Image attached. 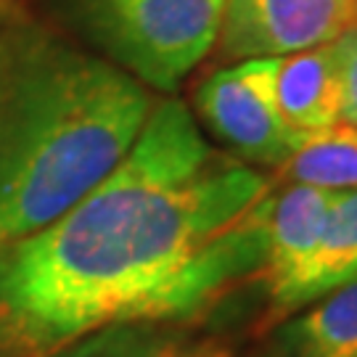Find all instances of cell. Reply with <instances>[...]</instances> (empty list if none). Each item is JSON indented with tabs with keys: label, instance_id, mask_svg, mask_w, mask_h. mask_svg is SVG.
<instances>
[{
	"label": "cell",
	"instance_id": "cell-6",
	"mask_svg": "<svg viewBox=\"0 0 357 357\" xmlns=\"http://www.w3.org/2000/svg\"><path fill=\"white\" fill-rule=\"evenodd\" d=\"M352 281H357V191H344L333 202L315 252L270 296V315L289 318Z\"/></svg>",
	"mask_w": 357,
	"mask_h": 357
},
{
	"label": "cell",
	"instance_id": "cell-3",
	"mask_svg": "<svg viewBox=\"0 0 357 357\" xmlns=\"http://www.w3.org/2000/svg\"><path fill=\"white\" fill-rule=\"evenodd\" d=\"M93 45L141 85L172 93L217 43L225 0H69Z\"/></svg>",
	"mask_w": 357,
	"mask_h": 357
},
{
	"label": "cell",
	"instance_id": "cell-12",
	"mask_svg": "<svg viewBox=\"0 0 357 357\" xmlns=\"http://www.w3.org/2000/svg\"><path fill=\"white\" fill-rule=\"evenodd\" d=\"M333 43L342 72V122L357 128V24L342 32Z\"/></svg>",
	"mask_w": 357,
	"mask_h": 357
},
{
	"label": "cell",
	"instance_id": "cell-2",
	"mask_svg": "<svg viewBox=\"0 0 357 357\" xmlns=\"http://www.w3.org/2000/svg\"><path fill=\"white\" fill-rule=\"evenodd\" d=\"M153 101L146 85L61 40L6 51L0 77V246L69 212L128 156Z\"/></svg>",
	"mask_w": 357,
	"mask_h": 357
},
{
	"label": "cell",
	"instance_id": "cell-5",
	"mask_svg": "<svg viewBox=\"0 0 357 357\" xmlns=\"http://www.w3.org/2000/svg\"><path fill=\"white\" fill-rule=\"evenodd\" d=\"M357 24V0H225L220 53L233 61L278 59L333 43Z\"/></svg>",
	"mask_w": 357,
	"mask_h": 357
},
{
	"label": "cell",
	"instance_id": "cell-1",
	"mask_svg": "<svg viewBox=\"0 0 357 357\" xmlns=\"http://www.w3.org/2000/svg\"><path fill=\"white\" fill-rule=\"evenodd\" d=\"M273 188L178 98L51 225L0 246V357H45L119 323H185L262 275Z\"/></svg>",
	"mask_w": 357,
	"mask_h": 357
},
{
	"label": "cell",
	"instance_id": "cell-10",
	"mask_svg": "<svg viewBox=\"0 0 357 357\" xmlns=\"http://www.w3.org/2000/svg\"><path fill=\"white\" fill-rule=\"evenodd\" d=\"M45 357H220V352L180 323H119L79 336Z\"/></svg>",
	"mask_w": 357,
	"mask_h": 357
},
{
	"label": "cell",
	"instance_id": "cell-13",
	"mask_svg": "<svg viewBox=\"0 0 357 357\" xmlns=\"http://www.w3.org/2000/svg\"><path fill=\"white\" fill-rule=\"evenodd\" d=\"M3 64H6V48H3V40H0V77H3Z\"/></svg>",
	"mask_w": 357,
	"mask_h": 357
},
{
	"label": "cell",
	"instance_id": "cell-8",
	"mask_svg": "<svg viewBox=\"0 0 357 357\" xmlns=\"http://www.w3.org/2000/svg\"><path fill=\"white\" fill-rule=\"evenodd\" d=\"M275 93L283 119L302 138L342 125V72L336 43L278 56Z\"/></svg>",
	"mask_w": 357,
	"mask_h": 357
},
{
	"label": "cell",
	"instance_id": "cell-11",
	"mask_svg": "<svg viewBox=\"0 0 357 357\" xmlns=\"http://www.w3.org/2000/svg\"><path fill=\"white\" fill-rule=\"evenodd\" d=\"M294 183H307L326 191H357V128H336L310 135L286 162Z\"/></svg>",
	"mask_w": 357,
	"mask_h": 357
},
{
	"label": "cell",
	"instance_id": "cell-4",
	"mask_svg": "<svg viewBox=\"0 0 357 357\" xmlns=\"http://www.w3.org/2000/svg\"><path fill=\"white\" fill-rule=\"evenodd\" d=\"M275 75L278 59H243L209 75L193 96L204 128L252 167H286L307 141L283 119Z\"/></svg>",
	"mask_w": 357,
	"mask_h": 357
},
{
	"label": "cell",
	"instance_id": "cell-9",
	"mask_svg": "<svg viewBox=\"0 0 357 357\" xmlns=\"http://www.w3.org/2000/svg\"><path fill=\"white\" fill-rule=\"evenodd\" d=\"M278 347L281 357H357V281L294 312Z\"/></svg>",
	"mask_w": 357,
	"mask_h": 357
},
{
	"label": "cell",
	"instance_id": "cell-7",
	"mask_svg": "<svg viewBox=\"0 0 357 357\" xmlns=\"http://www.w3.org/2000/svg\"><path fill=\"white\" fill-rule=\"evenodd\" d=\"M336 196V191L307 183H291L289 188L273 193L268 212V255L259 275L268 296L291 281L315 252Z\"/></svg>",
	"mask_w": 357,
	"mask_h": 357
}]
</instances>
